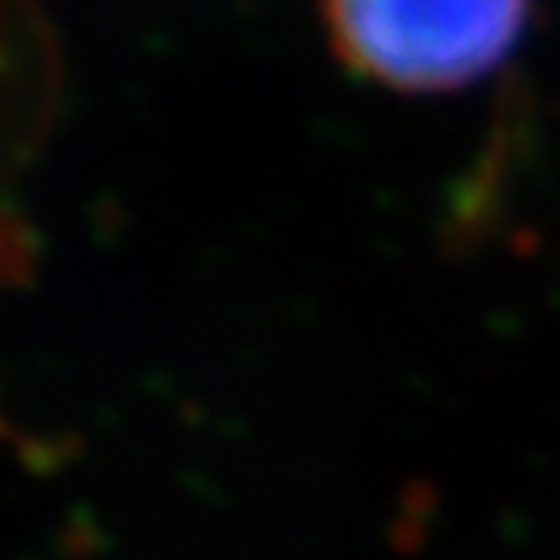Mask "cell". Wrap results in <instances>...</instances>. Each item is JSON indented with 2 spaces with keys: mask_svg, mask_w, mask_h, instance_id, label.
I'll use <instances>...</instances> for the list:
<instances>
[{
  "mask_svg": "<svg viewBox=\"0 0 560 560\" xmlns=\"http://www.w3.org/2000/svg\"><path fill=\"white\" fill-rule=\"evenodd\" d=\"M532 0H324L332 50L395 92H453L494 71Z\"/></svg>",
  "mask_w": 560,
  "mask_h": 560,
  "instance_id": "cell-1",
  "label": "cell"
}]
</instances>
